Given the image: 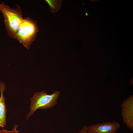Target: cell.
<instances>
[{
	"label": "cell",
	"instance_id": "1",
	"mask_svg": "<svg viewBox=\"0 0 133 133\" xmlns=\"http://www.w3.org/2000/svg\"><path fill=\"white\" fill-rule=\"evenodd\" d=\"M16 6V8H12L3 2L0 4V11L4 18L7 34L10 37L14 38L23 19L20 7L17 4Z\"/></svg>",
	"mask_w": 133,
	"mask_h": 133
},
{
	"label": "cell",
	"instance_id": "2",
	"mask_svg": "<svg viewBox=\"0 0 133 133\" xmlns=\"http://www.w3.org/2000/svg\"><path fill=\"white\" fill-rule=\"evenodd\" d=\"M60 94V92L57 91L50 95L44 91L35 92L30 99V111L26 115V119L29 118L38 109L46 110L54 107L57 103Z\"/></svg>",
	"mask_w": 133,
	"mask_h": 133
},
{
	"label": "cell",
	"instance_id": "3",
	"mask_svg": "<svg viewBox=\"0 0 133 133\" xmlns=\"http://www.w3.org/2000/svg\"><path fill=\"white\" fill-rule=\"evenodd\" d=\"M38 29L36 21L25 17L20 25L15 38L29 50L36 37Z\"/></svg>",
	"mask_w": 133,
	"mask_h": 133
},
{
	"label": "cell",
	"instance_id": "4",
	"mask_svg": "<svg viewBox=\"0 0 133 133\" xmlns=\"http://www.w3.org/2000/svg\"><path fill=\"white\" fill-rule=\"evenodd\" d=\"M120 127L117 122L108 121L86 126V129L88 133H116Z\"/></svg>",
	"mask_w": 133,
	"mask_h": 133
},
{
	"label": "cell",
	"instance_id": "5",
	"mask_svg": "<svg viewBox=\"0 0 133 133\" xmlns=\"http://www.w3.org/2000/svg\"><path fill=\"white\" fill-rule=\"evenodd\" d=\"M121 115L126 126L133 130V96L132 95L124 100L121 105Z\"/></svg>",
	"mask_w": 133,
	"mask_h": 133
},
{
	"label": "cell",
	"instance_id": "6",
	"mask_svg": "<svg viewBox=\"0 0 133 133\" xmlns=\"http://www.w3.org/2000/svg\"><path fill=\"white\" fill-rule=\"evenodd\" d=\"M6 87L5 83L0 81V127L3 128L6 125V118L7 109L5 101L4 96V91Z\"/></svg>",
	"mask_w": 133,
	"mask_h": 133
},
{
	"label": "cell",
	"instance_id": "7",
	"mask_svg": "<svg viewBox=\"0 0 133 133\" xmlns=\"http://www.w3.org/2000/svg\"><path fill=\"white\" fill-rule=\"evenodd\" d=\"M45 1L49 5L51 12H56L60 9L61 3V1L46 0Z\"/></svg>",
	"mask_w": 133,
	"mask_h": 133
},
{
	"label": "cell",
	"instance_id": "8",
	"mask_svg": "<svg viewBox=\"0 0 133 133\" xmlns=\"http://www.w3.org/2000/svg\"><path fill=\"white\" fill-rule=\"evenodd\" d=\"M18 125L17 124L14 125L12 129L10 130H8L2 128V129H0V133H20L19 130L17 129Z\"/></svg>",
	"mask_w": 133,
	"mask_h": 133
},
{
	"label": "cell",
	"instance_id": "9",
	"mask_svg": "<svg viewBox=\"0 0 133 133\" xmlns=\"http://www.w3.org/2000/svg\"><path fill=\"white\" fill-rule=\"evenodd\" d=\"M77 133H88L86 130V126H83Z\"/></svg>",
	"mask_w": 133,
	"mask_h": 133
}]
</instances>
